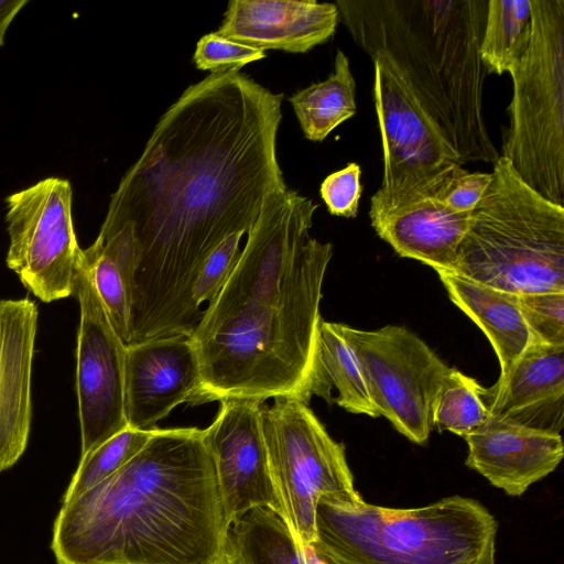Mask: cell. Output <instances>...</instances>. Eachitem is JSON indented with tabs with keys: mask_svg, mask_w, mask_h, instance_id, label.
Segmentation results:
<instances>
[{
	"mask_svg": "<svg viewBox=\"0 0 564 564\" xmlns=\"http://www.w3.org/2000/svg\"><path fill=\"white\" fill-rule=\"evenodd\" d=\"M241 68L188 86L111 195L100 228L127 227L134 247L127 345L189 337L203 314L192 300L203 262L288 189L276 155L283 94Z\"/></svg>",
	"mask_w": 564,
	"mask_h": 564,
	"instance_id": "6da1fadb",
	"label": "cell"
},
{
	"mask_svg": "<svg viewBox=\"0 0 564 564\" xmlns=\"http://www.w3.org/2000/svg\"><path fill=\"white\" fill-rule=\"evenodd\" d=\"M204 430L156 429L115 474L65 502L56 564H224L228 532Z\"/></svg>",
	"mask_w": 564,
	"mask_h": 564,
	"instance_id": "7a4b0ae2",
	"label": "cell"
},
{
	"mask_svg": "<svg viewBox=\"0 0 564 564\" xmlns=\"http://www.w3.org/2000/svg\"><path fill=\"white\" fill-rule=\"evenodd\" d=\"M329 242L311 236L293 261L241 254L188 337L199 389L192 405L292 397L308 404Z\"/></svg>",
	"mask_w": 564,
	"mask_h": 564,
	"instance_id": "3957f363",
	"label": "cell"
},
{
	"mask_svg": "<svg viewBox=\"0 0 564 564\" xmlns=\"http://www.w3.org/2000/svg\"><path fill=\"white\" fill-rule=\"evenodd\" d=\"M488 0H338L371 58H386L415 94L460 164L500 158L482 111L479 47Z\"/></svg>",
	"mask_w": 564,
	"mask_h": 564,
	"instance_id": "277c9868",
	"label": "cell"
},
{
	"mask_svg": "<svg viewBox=\"0 0 564 564\" xmlns=\"http://www.w3.org/2000/svg\"><path fill=\"white\" fill-rule=\"evenodd\" d=\"M308 545L324 564H496L498 522L479 501L458 495L401 509L361 495H324Z\"/></svg>",
	"mask_w": 564,
	"mask_h": 564,
	"instance_id": "5b68a950",
	"label": "cell"
},
{
	"mask_svg": "<svg viewBox=\"0 0 564 564\" xmlns=\"http://www.w3.org/2000/svg\"><path fill=\"white\" fill-rule=\"evenodd\" d=\"M491 176L452 273L517 295L564 293V206L531 188L502 156Z\"/></svg>",
	"mask_w": 564,
	"mask_h": 564,
	"instance_id": "8992f818",
	"label": "cell"
},
{
	"mask_svg": "<svg viewBox=\"0 0 564 564\" xmlns=\"http://www.w3.org/2000/svg\"><path fill=\"white\" fill-rule=\"evenodd\" d=\"M530 45L510 73L513 94L502 153L521 180L564 203V0H530Z\"/></svg>",
	"mask_w": 564,
	"mask_h": 564,
	"instance_id": "52a82bcc",
	"label": "cell"
},
{
	"mask_svg": "<svg viewBox=\"0 0 564 564\" xmlns=\"http://www.w3.org/2000/svg\"><path fill=\"white\" fill-rule=\"evenodd\" d=\"M261 424L285 521L305 549L314 541L319 497L357 492L345 445L297 398L279 397L271 405L263 403Z\"/></svg>",
	"mask_w": 564,
	"mask_h": 564,
	"instance_id": "ba28073f",
	"label": "cell"
},
{
	"mask_svg": "<svg viewBox=\"0 0 564 564\" xmlns=\"http://www.w3.org/2000/svg\"><path fill=\"white\" fill-rule=\"evenodd\" d=\"M380 414L416 444L429 440L433 409L451 367L403 326L364 330L340 323Z\"/></svg>",
	"mask_w": 564,
	"mask_h": 564,
	"instance_id": "9c48e42d",
	"label": "cell"
},
{
	"mask_svg": "<svg viewBox=\"0 0 564 564\" xmlns=\"http://www.w3.org/2000/svg\"><path fill=\"white\" fill-rule=\"evenodd\" d=\"M7 267L45 303L74 296L83 249L68 180L50 176L6 197Z\"/></svg>",
	"mask_w": 564,
	"mask_h": 564,
	"instance_id": "30bf717a",
	"label": "cell"
},
{
	"mask_svg": "<svg viewBox=\"0 0 564 564\" xmlns=\"http://www.w3.org/2000/svg\"><path fill=\"white\" fill-rule=\"evenodd\" d=\"M74 296L80 312L75 387L82 457L128 427L123 394L127 345L109 321L83 251Z\"/></svg>",
	"mask_w": 564,
	"mask_h": 564,
	"instance_id": "8fae6325",
	"label": "cell"
},
{
	"mask_svg": "<svg viewBox=\"0 0 564 564\" xmlns=\"http://www.w3.org/2000/svg\"><path fill=\"white\" fill-rule=\"evenodd\" d=\"M373 101L383 153L381 188H427L462 165L415 94L383 57H372Z\"/></svg>",
	"mask_w": 564,
	"mask_h": 564,
	"instance_id": "7c38bea8",
	"label": "cell"
},
{
	"mask_svg": "<svg viewBox=\"0 0 564 564\" xmlns=\"http://www.w3.org/2000/svg\"><path fill=\"white\" fill-rule=\"evenodd\" d=\"M263 403L240 399L220 401L218 414L204 430L228 525L257 507L270 508L284 518L263 438Z\"/></svg>",
	"mask_w": 564,
	"mask_h": 564,
	"instance_id": "4fadbf2b",
	"label": "cell"
},
{
	"mask_svg": "<svg viewBox=\"0 0 564 564\" xmlns=\"http://www.w3.org/2000/svg\"><path fill=\"white\" fill-rule=\"evenodd\" d=\"M369 217L376 234L400 257L436 272H454L471 213L454 212L422 188L380 187L370 198Z\"/></svg>",
	"mask_w": 564,
	"mask_h": 564,
	"instance_id": "5bb4252c",
	"label": "cell"
},
{
	"mask_svg": "<svg viewBox=\"0 0 564 564\" xmlns=\"http://www.w3.org/2000/svg\"><path fill=\"white\" fill-rule=\"evenodd\" d=\"M198 389V361L188 337L127 345L123 394L128 427L156 429L178 404H192Z\"/></svg>",
	"mask_w": 564,
	"mask_h": 564,
	"instance_id": "9a60e30c",
	"label": "cell"
},
{
	"mask_svg": "<svg viewBox=\"0 0 564 564\" xmlns=\"http://www.w3.org/2000/svg\"><path fill=\"white\" fill-rule=\"evenodd\" d=\"M37 315L29 297L0 300V473L15 465L29 442Z\"/></svg>",
	"mask_w": 564,
	"mask_h": 564,
	"instance_id": "2e32d148",
	"label": "cell"
},
{
	"mask_svg": "<svg viewBox=\"0 0 564 564\" xmlns=\"http://www.w3.org/2000/svg\"><path fill=\"white\" fill-rule=\"evenodd\" d=\"M490 416L560 434L564 415V346L532 343L497 382L481 390Z\"/></svg>",
	"mask_w": 564,
	"mask_h": 564,
	"instance_id": "e0dca14e",
	"label": "cell"
},
{
	"mask_svg": "<svg viewBox=\"0 0 564 564\" xmlns=\"http://www.w3.org/2000/svg\"><path fill=\"white\" fill-rule=\"evenodd\" d=\"M466 465L512 497L556 469L564 455L561 434L517 425L490 416L464 437Z\"/></svg>",
	"mask_w": 564,
	"mask_h": 564,
	"instance_id": "ac0fdd59",
	"label": "cell"
},
{
	"mask_svg": "<svg viewBox=\"0 0 564 564\" xmlns=\"http://www.w3.org/2000/svg\"><path fill=\"white\" fill-rule=\"evenodd\" d=\"M336 3L316 0H231L216 33L261 51L306 53L335 34Z\"/></svg>",
	"mask_w": 564,
	"mask_h": 564,
	"instance_id": "d6986e66",
	"label": "cell"
},
{
	"mask_svg": "<svg viewBox=\"0 0 564 564\" xmlns=\"http://www.w3.org/2000/svg\"><path fill=\"white\" fill-rule=\"evenodd\" d=\"M437 274L451 301L487 336L497 354L500 376L506 375L533 343L518 295L452 272L440 271Z\"/></svg>",
	"mask_w": 564,
	"mask_h": 564,
	"instance_id": "ffe728a7",
	"label": "cell"
},
{
	"mask_svg": "<svg viewBox=\"0 0 564 564\" xmlns=\"http://www.w3.org/2000/svg\"><path fill=\"white\" fill-rule=\"evenodd\" d=\"M311 393L349 413L380 416L340 323L321 321Z\"/></svg>",
	"mask_w": 564,
	"mask_h": 564,
	"instance_id": "44dd1931",
	"label": "cell"
},
{
	"mask_svg": "<svg viewBox=\"0 0 564 564\" xmlns=\"http://www.w3.org/2000/svg\"><path fill=\"white\" fill-rule=\"evenodd\" d=\"M83 256L109 321L127 345L134 271V247L130 232L126 228L99 231L93 245L83 249Z\"/></svg>",
	"mask_w": 564,
	"mask_h": 564,
	"instance_id": "7402d4cb",
	"label": "cell"
},
{
	"mask_svg": "<svg viewBox=\"0 0 564 564\" xmlns=\"http://www.w3.org/2000/svg\"><path fill=\"white\" fill-rule=\"evenodd\" d=\"M224 564H308L284 518L257 507L234 521L227 532Z\"/></svg>",
	"mask_w": 564,
	"mask_h": 564,
	"instance_id": "603a6c76",
	"label": "cell"
},
{
	"mask_svg": "<svg viewBox=\"0 0 564 564\" xmlns=\"http://www.w3.org/2000/svg\"><path fill=\"white\" fill-rule=\"evenodd\" d=\"M290 102L305 138L314 142L351 118L357 110L356 83L346 54L338 50L333 73L293 94Z\"/></svg>",
	"mask_w": 564,
	"mask_h": 564,
	"instance_id": "cb8c5ba5",
	"label": "cell"
},
{
	"mask_svg": "<svg viewBox=\"0 0 564 564\" xmlns=\"http://www.w3.org/2000/svg\"><path fill=\"white\" fill-rule=\"evenodd\" d=\"M530 0H488L479 54L487 74H510L532 37Z\"/></svg>",
	"mask_w": 564,
	"mask_h": 564,
	"instance_id": "d4e9b609",
	"label": "cell"
},
{
	"mask_svg": "<svg viewBox=\"0 0 564 564\" xmlns=\"http://www.w3.org/2000/svg\"><path fill=\"white\" fill-rule=\"evenodd\" d=\"M481 390L474 378L451 368L434 403V429L449 431L464 438L485 424L490 413Z\"/></svg>",
	"mask_w": 564,
	"mask_h": 564,
	"instance_id": "484cf974",
	"label": "cell"
},
{
	"mask_svg": "<svg viewBox=\"0 0 564 564\" xmlns=\"http://www.w3.org/2000/svg\"><path fill=\"white\" fill-rule=\"evenodd\" d=\"M155 431L127 427L82 456L62 502L82 495L119 470L144 447Z\"/></svg>",
	"mask_w": 564,
	"mask_h": 564,
	"instance_id": "4316f807",
	"label": "cell"
},
{
	"mask_svg": "<svg viewBox=\"0 0 564 564\" xmlns=\"http://www.w3.org/2000/svg\"><path fill=\"white\" fill-rule=\"evenodd\" d=\"M518 299L533 343L564 346V293H529Z\"/></svg>",
	"mask_w": 564,
	"mask_h": 564,
	"instance_id": "83f0119b",
	"label": "cell"
},
{
	"mask_svg": "<svg viewBox=\"0 0 564 564\" xmlns=\"http://www.w3.org/2000/svg\"><path fill=\"white\" fill-rule=\"evenodd\" d=\"M245 232H235L224 239L203 262L192 289L194 305L200 310L219 292L240 257V240Z\"/></svg>",
	"mask_w": 564,
	"mask_h": 564,
	"instance_id": "f1b7e54d",
	"label": "cell"
},
{
	"mask_svg": "<svg viewBox=\"0 0 564 564\" xmlns=\"http://www.w3.org/2000/svg\"><path fill=\"white\" fill-rule=\"evenodd\" d=\"M265 57L264 51L231 41L213 32L203 35L193 55L195 66L210 73L234 66H245Z\"/></svg>",
	"mask_w": 564,
	"mask_h": 564,
	"instance_id": "f546056e",
	"label": "cell"
},
{
	"mask_svg": "<svg viewBox=\"0 0 564 564\" xmlns=\"http://www.w3.org/2000/svg\"><path fill=\"white\" fill-rule=\"evenodd\" d=\"M491 177V173H471L463 165H457L431 194L454 212L471 213L489 186Z\"/></svg>",
	"mask_w": 564,
	"mask_h": 564,
	"instance_id": "4dcf8cb0",
	"label": "cell"
},
{
	"mask_svg": "<svg viewBox=\"0 0 564 564\" xmlns=\"http://www.w3.org/2000/svg\"><path fill=\"white\" fill-rule=\"evenodd\" d=\"M361 169L351 162L325 177L319 194L329 214L352 218L357 216L362 193Z\"/></svg>",
	"mask_w": 564,
	"mask_h": 564,
	"instance_id": "1f68e13d",
	"label": "cell"
},
{
	"mask_svg": "<svg viewBox=\"0 0 564 564\" xmlns=\"http://www.w3.org/2000/svg\"><path fill=\"white\" fill-rule=\"evenodd\" d=\"M28 0H0V46L4 43L6 33Z\"/></svg>",
	"mask_w": 564,
	"mask_h": 564,
	"instance_id": "d6a6232c",
	"label": "cell"
},
{
	"mask_svg": "<svg viewBox=\"0 0 564 564\" xmlns=\"http://www.w3.org/2000/svg\"><path fill=\"white\" fill-rule=\"evenodd\" d=\"M308 564H324L311 550L310 546L304 549Z\"/></svg>",
	"mask_w": 564,
	"mask_h": 564,
	"instance_id": "836d02e7",
	"label": "cell"
}]
</instances>
